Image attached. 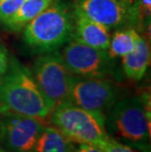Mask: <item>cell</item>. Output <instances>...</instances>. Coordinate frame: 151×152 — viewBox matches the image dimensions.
<instances>
[{"instance_id": "13", "label": "cell", "mask_w": 151, "mask_h": 152, "mask_svg": "<svg viewBox=\"0 0 151 152\" xmlns=\"http://www.w3.org/2000/svg\"><path fill=\"white\" fill-rule=\"evenodd\" d=\"M76 147L60 130L44 127L31 152H74Z\"/></svg>"}, {"instance_id": "5", "label": "cell", "mask_w": 151, "mask_h": 152, "mask_svg": "<svg viewBox=\"0 0 151 152\" xmlns=\"http://www.w3.org/2000/svg\"><path fill=\"white\" fill-rule=\"evenodd\" d=\"M33 77L52 110L68 101L74 75L58 50L41 53L34 61Z\"/></svg>"}, {"instance_id": "9", "label": "cell", "mask_w": 151, "mask_h": 152, "mask_svg": "<svg viewBox=\"0 0 151 152\" xmlns=\"http://www.w3.org/2000/svg\"><path fill=\"white\" fill-rule=\"evenodd\" d=\"M75 10L109 30L133 27V2L128 0H75Z\"/></svg>"}, {"instance_id": "24", "label": "cell", "mask_w": 151, "mask_h": 152, "mask_svg": "<svg viewBox=\"0 0 151 152\" xmlns=\"http://www.w3.org/2000/svg\"><path fill=\"white\" fill-rule=\"evenodd\" d=\"M131 1H133V0H131Z\"/></svg>"}, {"instance_id": "2", "label": "cell", "mask_w": 151, "mask_h": 152, "mask_svg": "<svg viewBox=\"0 0 151 152\" xmlns=\"http://www.w3.org/2000/svg\"><path fill=\"white\" fill-rule=\"evenodd\" d=\"M75 27L74 5L66 0L52 3L24 28L23 40L38 54L58 50L73 38Z\"/></svg>"}, {"instance_id": "22", "label": "cell", "mask_w": 151, "mask_h": 152, "mask_svg": "<svg viewBox=\"0 0 151 152\" xmlns=\"http://www.w3.org/2000/svg\"><path fill=\"white\" fill-rule=\"evenodd\" d=\"M134 1H136V0H133V2H134Z\"/></svg>"}, {"instance_id": "16", "label": "cell", "mask_w": 151, "mask_h": 152, "mask_svg": "<svg viewBox=\"0 0 151 152\" xmlns=\"http://www.w3.org/2000/svg\"><path fill=\"white\" fill-rule=\"evenodd\" d=\"M24 2L25 0H2L0 2V23L11 18Z\"/></svg>"}, {"instance_id": "15", "label": "cell", "mask_w": 151, "mask_h": 152, "mask_svg": "<svg viewBox=\"0 0 151 152\" xmlns=\"http://www.w3.org/2000/svg\"><path fill=\"white\" fill-rule=\"evenodd\" d=\"M95 146L100 148L103 152H137L131 146L121 143L120 141L115 140L109 137L100 141Z\"/></svg>"}, {"instance_id": "17", "label": "cell", "mask_w": 151, "mask_h": 152, "mask_svg": "<svg viewBox=\"0 0 151 152\" xmlns=\"http://www.w3.org/2000/svg\"><path fill=\"white\" fill-rule=\"evenodd\" d=\"M9 66V59L6 48L0 43V79L5 75Z\"/></svg>"}, {"instance_id": "10", "label": "cell", "mask_w": 151, "mask_h": 152, "mask_svg": "<svg viewBox=\"0 0 151 152\" xmlns=\"http://www.w3.org/2000/svg\"><path fill=\"white\" fill-rule=\"evenodd\" d=\"M75 10V8H74ZM73 38L91 47L107 50L111 39L110 30L75 10Z\"/></svg>"}, {"instance_id": "21", "label": "cell", "mask_w": 151, "mask_h": 152, "mask_svg": "<svg viewBox=\"0 0 151 152\" xmlns=\"http://www.w3.org/2000/svg\"><path fill=\"white\" fill-rule=\"evenodd\" d=\"M128 1H131V2H133V1H131V0H128Z\"/></svg>"}, {"instance_id": "12", "label": "cell", "mask_w": 151, "mask_h": 152, "mask_svg": "<svg viewBox=\"0 0 151 152\" xmlns=\"http://www.w3.org/2000/svg\"><path fill=\"white\" fill-rule=\"evenodd\" d=\"M53 0H25L19 10L2 23L6 30L10 31H21L31 20L49 6Z\"/></svg>"}, {"instance_id": "11", "label": "cell", "mask_w": 151, "mask_h": 152, "mask_svg": "<svg viewBox=\"0 0 151 152\" xmlns=\"http://www.w3.org/2000/svg\"><path fill=\"white\" fill-rule=\"evenodd\" d=\"M122 58L125 75L136 82L140 80L145 75L150 62V47L147 40L140 35L133 50Z\"/></svg>"}, {"instance_id": "8", "label": "cell", "mask_w": 151, "mask_h": 152, "mask_svg": "<svg viewBox=\"0 0 151 152\" xmlns=\"http://www.w3.org/2000/svg\"><path fill=\"white\" fill-rule=\"evenodd\" d=\"M44 127L39 118L3 113L0 114V140L11 152H31Z\"/></svg>"}, {"instance_id": "20", "label": "cell", "mask_w": 151, "mask_h": 152, "mask_svg": "<svg viewBox=\"0 0 151 152\" xmlns=\"http://www.w3.org/2000/svg\"><path fill=\"white\" fill-rule=\"evenodd\" d=\"M145 152H150V151H149V150H148V151H147V150H145Z\"/></svg>"}, {"instance_id": "7", "label": "cell", "mask_w": 151, "mask_h": 152, "mask_svg": "<svg viewBox=\"0 0 151 152\" xmlns=\"http://www.w3.org/2000/svg\"><path fill=\"white\" fill-rule=\"evenodd\" d=\"M70 73L82 77H106L115 71L114 58L106 50L91 47L72 38L61 53Z\"/></svg>"}, {"instance_id": "19", "label": "cell", "mask_w": 151, "mask_h": 152, "mask_svg": "<svg viewBox=\"0 0 151 152\" xmlns=\"http://www.w3.org/2000/svg\"><path fill=\"white\" fill-rule=\"evenodd\" d=\"M0 152H8V151L6 150V149H4V148H3V147L0 146Z\"/></svg>"}, {"instance_id": "18", "label": "cell", "mask_w": 151, "mask_h": 152, "mask_svg": "<svg viewBox=\"0 0 151 152\" xmlns=\"http://www.w3.org/2000/svg\"><path fill=\"white\" fill-rule=\"evenodd\" d=\"M74 152H103L100 148L92 144H80L78 148H76Z\"/></svg>"}, {"instance_id": "14", "label": "cell", "mask_w": 151, "mask_h": 152, "mask_svg": "<svg viewBox=\"0 0 151 152\" xmlns=\"http://www.w3.org/2000/svg\"><path fill=\"white\" fill-rule=\"evenodd\" d=\"M139 37L140 34L139 31L131 26L117 28L113 35H111L110 43L107 49L108 54L112 58L124 57L133 50Z\"/></svg>"}, {"instance_id": "4", "label": "cell", "mask_w": 151, "mask_h": 152, "mask_svg": "<svg viewBox=\"0 0 151 152\" xmlns=\"http://www.w3.org/2000/svg\"><path fill=\"white\" fill-rule=\"evenodd\" d=\"M51 123L73 142L97 145L109 135L105 121L79 106L66 101L50 113Z\"/></svg>"}, {"instance_id": "6", "label": "cell", "mask_w": 151, "mask_h": 152, "mask_svg": "<svg viewBox=\"0 0 151 152\" xmlns=\"http://www.w3.org/2000/svg\"><path fill=\"white\" fill-rule=\"evenodd\" d=\"M117 98V87L105 77L74 76L68 101L105 121V113Z\"/></svg>"}, {"instance_id": "3", "label": "cell", "mask_w": 151, "mask_h": 152, "mask_svg": "<svg viewBox=\"0 0 151 152\" xmlns=\"http://www.w3.org/2000/svg\"><path fill=\"white\" fill-rule=\"evenodd\" d=\"M149 124L150 115L139 97L115 102L105 116V129L109 132V137L137 148L147 146Z\"/></svg>"}, {"instance_id": "1", "label": "cell", "mask_w": 151, "mask_h": 152, "mask_svg": "<svg viewBox=\"0 0 151 152\" xmlns=\"http://www.w3.org/2000/svg\"><path fill=\"white\" fill-rule=\"evenodd\" d=\"M52 108L41 93L33 74L15 58L0 79V114L15 113L44 120Z\"/></svg>"}, {"instance_id": "23", "label": "cell", "mask_w": 151, "mask_h": 152, "mask_svg": "<svg viewBox=\"0 0 151 152\" xmlns=\"http://www.w3.org/2000/svg\"><path fill=\"white\" fill-rule=\"evenodd\" d=\"M1 1H2V0H0V2H1Z\"/></svg>"}]
</instances>
